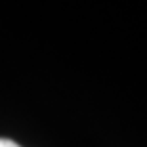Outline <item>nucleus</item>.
I'll return each mask as SVG.
<instances>
[{
  "label": "nucleus",
  "instance_id": "f257e3e1",
  "mask_svg": "<svg viewBox=\"0 0 147 147\" xmlns=\"http://www.w3.org/2000/svg\"><path fill=\"white\" fill-rule=\"evenodd\" d=\"M0 147H21V145H17V143L11 142V140H2V138H0Z\"/></svg>",
  "mask_w": 147,
  "mask_h": 147
}]
</instances>
